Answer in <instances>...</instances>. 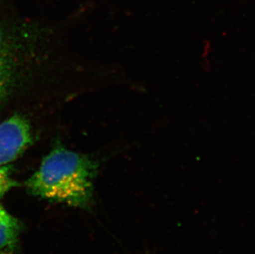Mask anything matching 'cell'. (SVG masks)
<instances>
[{
	"label": "cell",
	"instance_id": "cell-1",
	"mask_svg": "<svg viewBox=\"0 0 255 254\" xmlns=\"http://www.w3.org/2000/svg\"><path fill=\"white\" fill-rule=\"evenodd\" d=\"M96 161L57 145L25 182L29 193L50 202L88 210L94 201Z\"/></svg>",
	"mask_w": 255,
	"mask_h": 254
},
{
	"label": "cell",
	"instance_id": "cell-2",
	"mask_svg": "<svg viewBox=\"0 0 255 254\" xmlns=\"http://www.w3.org/2000/svg\"><path fill=\"white\" fill-rule=\"evenodd\" d=\"M32 139L31 125L23 116L16 114L0 123V166L19 158Z\"/></svg>",
	"mask_w": 255,
	"mask_h": 254
},
{
	"label": "cell",
	"instance_id": "cell-3",
	"mask_svg": "<svg viewBox=\"0 0 255 254\" xmlns=\"http://www.w3.org/2000/svg\"><path fill=\"white\" fill-rule=\"evenodd\" d=\"M22 225L0 206V254H12L17 246Z\"/></svg>",
	"mask_w": 255,
	"mask_h": 254
},
{
	"label": "cell",
	"instance_id": "cell-4",
	"mask_svg": "<svg viewBox=\"0 0 255 254\" xmlns=\"http://www.w3.org/2000/svg\"><path fill=\"white\" fill-rule=\"evenodd\" d=\"M17 57L0 60V106L12 93L18 78Z\"/></svg>",
	"mask_w": 255,
	"mask_h": 254
},
{
	"label": "cell",
	"instance_id": "cell-5",
	"mask_svg": "<svg viewBox=\"0 0 255 254\" xmlns=\"http://www.w3.org/2000/svg\"><path fill=\"white\" fill-rule=\"evenodd\" d=\"M18 45L7 26L0 22V60L17 57Z\"/></svg>",
	"mask_w": 255,
	"mask_h": 254
},
{
	"label": "cell",
	"instance_id": "cell-6",
	"mask_svg": "<svg viewBox=\"0 0 255 254\" xmlns=\"http://www.w3.org/2000/svg\"><path fill=\"white\" fill-rule=\"evenodd\" d=\"M12 167L10 164L0 166V199L10 190L18 186L12 177Z\"/></svg>",
	"mask_w": 255,
	"mask_h": 254
}]
</instances>
